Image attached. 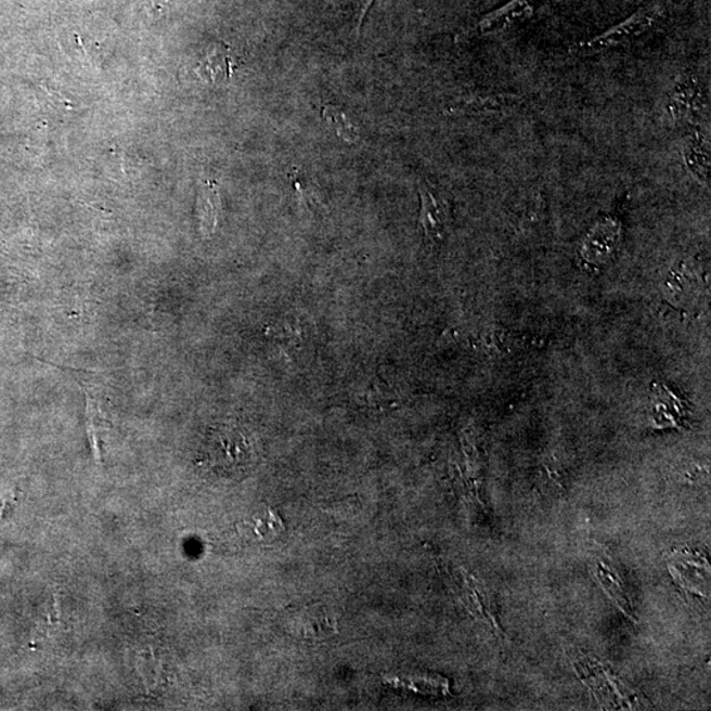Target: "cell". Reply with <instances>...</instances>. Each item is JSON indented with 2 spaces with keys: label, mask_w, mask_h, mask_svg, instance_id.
Returning <instances> with one entry per match:
<instances>
[{
  "label": "cell",
  "mask_w": 711,
  "mask_h": 711,
  "mask_svg": "<svg viewBox=\"0 0 711 711\" xmlns=\"http://www.w3.org/2000/svg\"><path fill=\"white\" fill-rule=\"evenodd\" d=\"M684 159L686 168L698 181L702 183L709 182L710 173V155L709 143L707 138L697 130L693 132V137L688 141V145L684 151Z\"/></svg>",
  "instance_id": "cell-7"
},
{
  "label": "cell",
  "mask_w": 711,
  "mask_h": 711,
  "mask_svg": "<svg viewBox=\"0 0 711 711\" xmlns=\"http://www.w3.org/2000/svg\"><path fill=\"white\" fill-rule=\"evenodd\" d=\"M555 2H557V0H510V2L502 5V8L489 12V14L478 21L474 27L460 34L457 40H467L475 38V36L501 33V30L513 27L514 24L529 20V17L535 15L538 11L547 8L548 4Z\"/></svg>",
  "instance_id": "cell-3"
},
{
  "label": "cell",
  "mask_w": 711,
  "mask_h": 711,
  "mask_svg": "<svg viewBox=\"0 0 711 711\" xmlns=\"http://www.w3.org/2000/svg\"><path fill=\"white\" fill-rule=\"evenodd\" d=\"M419 194L422 202L419 224L427 244L437 247L443 243L449 232L451 207L444 195L430 183H421Z\"/></svg>",
  "instance_id": "cell-4"
},
{
  "label": "cell",
  "mask_w": 711,
  "mask_h": 711,
  "mask_svg": "<svg viewBox=\"0 0 711 711\" xmlns=\"http://www.w3.org/2000/svg\"><path fill=\"white\" fill-rule=\"evenodd\" d=\"M323 118L334 128L337 137L348 141V143H355L360 139L359 128L353 125L341 108L328 104L323 108Z\"/></svg>",
  "instance_id": "cell-8"
},
{
  "label": "cell",
  "mask_w": 711,
  "mask_h": 711,
  "mask_svg": "<svg viewBox=\"0 0 711 711\" xmlns=\"http://www.w3.org/2000/svg\"><path fill=\"white\" fill-rule=\"evenodd\" d=\"M375 0H359L358 30L363 26L367 11L372 8Z\"/></svg>",
  "instance_id": "cell-11"
},
{
  "label": "cell",
  "mask_w": 711,
  "mask_h": 711,
  "mask_svg": "<svg viewBox=\"0 0 711 711\" xmlns=\"http://www.w3.org/2000/svg\"><path fill=\"white\" fill-rule=\"evenodd\" d=\"M218 204V195L216 190H211L210 188H207L205 190L204 194V217L206 218V223H210L214 227L216 224V216H217V205Z\"/></svg>",
  "instance_id": "cell-10"
},
{
  "label": "cell",
  "mask_w": 711,
  "mask_h": 711,
  "mask_svg": "<svg viewBox=\"0 0 711 711\" xmlns=\"http://www.w3.org/2000/svg\"><path fill=\"white\" fill-rule=\"evenodd\" d=\"M668 109L676 125L697 128L708 113V98L697 76L684 75L674 83Z\"/></svg>",
  "instance_id": "cell-2"
},
{
  "label": "cell",
  "mask_w": 711,
  "mask_h": 711,
  "mask_svg": "<svg viewBox=\"0 0 711 711\" xmlns=\"http://www.w3.org/2000/svg\"><path fill=\"white\" fill-rule=\"evenodd\" d=\"M670 9L665 3L648 4L603 35L573 46L571 53L574 56L585 57L633 46L636 41L664 26V23L670 20Z\"/></svg>",
  "instance_id": "cell-1"
},
{
  "label": "cell",
  "mask_w": 711,
  "mask_h": 711,
  "mask_svg": "<svg viewBox=\"0 0 711 711\" xmlns=\"http://www.w3.org/2000/svg\"><path fill=\"white\" fill-rule=\"evenodd\" d=\"M386 684L400 686V688H408L419 693H449V683L443 678H398V677H384Z\"/></svg>",
  "instance_id": "cell-9"
},
{
  "label": "cell",
  "mask_w": 711,
  "mask_h": 711,
  "mask_svg": "<svg viewBox=\"0 0 711 711\" xmlns=\"http://www.w3.org/2000/svg\"><path fill=\"white\" fill-rule=\"evenodd\" d=\"M525 104L523 98L514 94L470 95L460 98L445 108L451 116H490L517 113Z\"/></svg>",
  "instance_id": "cell-5"
},
{
  "label": "cell",
  "mask_w": 711,
  "mask_h": 711,
  "mask_svg": "<svg viewBox=\"0 0 711 711\" xmlns=\"http://www.w3.org/2000/svg\"><path fill=\"white\" fill-rule=\"evenodd\" d=\"M211 450L214 460L225 469L232 467L238 469V467H242L238 463L244 465L249 463V445L242 434L234 431L218 434Z\"/></svg>",
  "instance_id": "cell-6"
}]
</instances>
